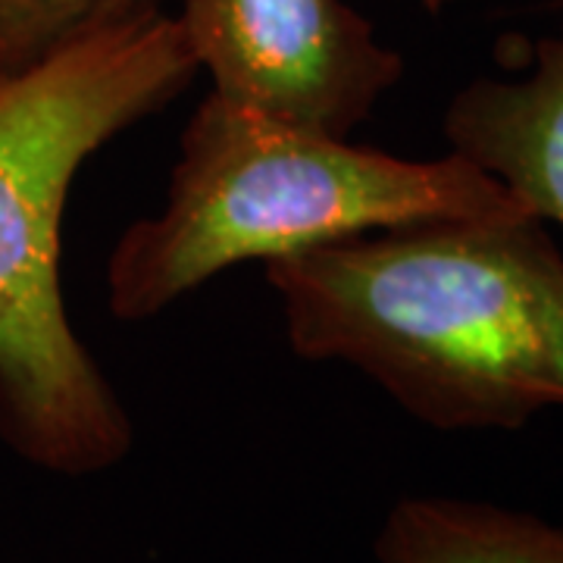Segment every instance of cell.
<instances>
[{
  "label": "cell",
  "mask_w": 563,
  "mask_h": 563,
  "mask_svg": "<svg viewBox=\"0 0 563 563\" xmlns=\"http://www.w3.org/2000/svg\"><path fill=\"white\" fill-rule=\"evenodd\" d=\"M417 7H422L426 13H442V10H448V7H454L457 0H413Z\"/></svg>",
  "instance_id": "ba28073f"
},
{
  "label": "cell",
  "mask_w": 563,
  "mask_h": 563,
  "mask_svg": "<svg viewBox=\"0 0 563 563\" xmlns=\"http://www.w3.org/2000/svg\"><path fill=\"white\" fill-rule=\"evenodd\" d=\"M163 0H0V81Z\"/></svg>",
  "instance_id": "52a82bcc"
},
{
  "label": "cell",
  "mask_w": 563,
  "mask_h": 563,
  "mask_svg": "<svg viewBox=\"0 0 563 563\" xmlns=\"http://www.w3.org/2000/svg\"><path fill=\"white\" fill-rule=\"evenodd\" d=\"M529 213L461 154L407 161L307 132L207 95L179 139L161 213L132 222L107 261V307L141 322L242 263L439 220Z\"/></svg>",
  "instance_id": "3957f363"
},
{
  "label": "cell",
  "mask_w": 563,
  "mask_h": 563,
  "mask_svg": "<svg viewBox=\"0 0 563 563\" xmlns=\"http://www.w3.org/2000/svg\"><path fill=\"white\" fill-rule=\"evenodd\" d=\"M379 563H563V526L463 498H404L376 536Z\"/></svg>",
  "instance_id": "8992f818"
},
{
  "label": "cell",
  "mask_w": 563,
  "mask_h": 563,
  "mask_svg": "<svg viewBox=\"0 0 563 563\" xmlns=\"http://www.w3.org/2000/svg\"><path fill=\"white\" fill-rule=\"evenodd\" d=\"M176 20L213 95L320 135L347 139L404 76L347 0H181Z\"/></svg>",
  "instance_id": "277c9868"
},
{
  "label": "cell",
  "mask_w": 563,
  "mask_h": 563,
  "mask_svg": "<svg viewBox=\"0 0 563 563\" xmlns=\"http://www.w3.org/2000/svg\"><path fill=\"white\" fill-rule=\"evenodd\" d=\"M442 129L454 154L563 229V32L536 41L517 69L461 88Z\"/></svg>",
  "instance_id": "5b68a950"
},
{
  "label": "cell",
  "mask_w": 563,
  "mask_h": 563,
  "mask_svg": "<svg viewBox=\"0 0 563 563\" xmlns=\"http://www.w3.org/2000/svg\"><path fill=\"white\" fill-rule=\"evenodd\" d=\"M291 347L439 432L563 410V254L532 213L383 229L266 263Z\"/></svg>",
  "instance_id": "6da1fadb"
},
{
  "label": "cell",
  "mask_w": 563,
  "mask_h": 563,
  "mask_svg": "<svg viewBox=\"0 0 563 563\" xmlns=\"http://www.w3.org/2000/svg\"><path fill=\"white\" fill-rule=\"evenodd\" d=\"M198 76L176 16L147 10L0 81V442L57 476L129 457L135 429L66 313L63 213L103 144Z\"/></svg>",
  "instance_id": "7a4b0ae2"
}]
</instances>
